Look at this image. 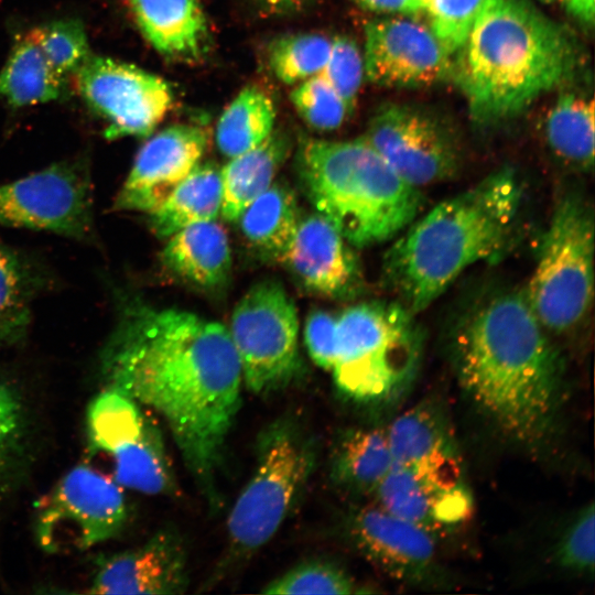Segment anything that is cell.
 <instances>
[{
    "label": "cell",
    "instance_id": "cell-1",
    "mask_svg": "<svg viewBox=\"0 0 595 595\" xmlns=\"http://www.w3.org/2000/svg\"><path fill=\"white\" fill-rule=\"evenodd\" d=\"M100 367L106 387L165 421L198 491L218 511V472L242 386L228 328L188 311L126 301Z\"/></svg>",
    "mask_w": 595,
    "mask_h": 595
},
{
    "label": "cell",
    "instance_id": "cell-2",
    "mask_svg": "<svg viewBox=\"0 0 595 595\" xmlns=\"http://www.w3.org/2000/svg\"><path fill=\"white\" fill-rule=\"evenodd\" d=\"M450 350L459 386L498 433L531 454L548 450L561 428L565 368L523 291L475 304L456 324Z\"/></svg>",
    "mask_w": 595,
    "mask_h": 595
},
{
    "label": "cell",
    "instance_id": "cell-3",
    "mask_svg": "<svg viewBox=\"0 0 595 595\" xmlns=\"http://www.w3.org/2000/svg\"><path fill=\"white\" fill-rule=\"evenodd\" d=\"M523 216L522 181L512 167L498 169L402 230L383 256V282L416 315L466 269L510 251Z\"/></svg>",
    "mask_w": 595,
    "mask_h": 595
},
{
    "label": "cell",
    "instance_id": "cell-4",
    "mask_svg": "<svg viewBox=\"0 0 595 595\" xmlns=\"http://www.w3.org/2000/svg\"><path fill=\"white\" fill-rule=\"evenodd\" d=\"M457 53L451 77L479 125L519 115L581 65L571 32L528 0H486Z\"/></svg>",
    "mask_w": 595,
    "mask_h": 595
},
{
    "label": "cell",
    "instance_id": "cell-5",
    "mask_svg": "<svg viewBox=\"0 0 595 595\" xmlns=\"http://www.w3.org/2000/svg\"><path fill=\"white\" fill-rule=\"evenodd\" d=\"M295 167L307 199L354 248L397 237L423 205L420 188L400 177L363 137H301Z\"/></svg>",
    "mask_w": 595,
    "mask_h": 595
},
{
    "label": "cell",
    "instance_id": "cell-6",
    "mask_svg": "<svg viewBox=\"0 0 595 595\" xmlns=\"http://www.w3.org/2000/svg\"><path fill=\"white\" fill-rule=\"evenodd\" d=\"M423 350L415 314L397 300L351 305L337 317L334 383L357 403L394 405L414 383Z\"/></svg>",
    "mask_w": 595,
    "mask_h": 595
},
{
    "label": "cell",
    "instance_id": "cell-7",
    "mask_svg": "<svg viewBox=\"0 0 595 595\" xmlns=\"http://www.w3.org/2000/svg\"><path fill=\"white\" fill-rule=\"evenodd\" d=\"M256 445L253 473L228 513L227 550L232 561L251 556L274 537L316 466V441L295 415L268 423Z\"/></svg>",
    "mask_w": 595,
    "mask_h": 595
},
{
    "label": "cell",
    "instance_id": "cell-8",
    "mask_svg": "<svg viewBox=\"0 0 595 595\" xmlns=\"http://www.w3.org/2000/svg\"><path fill=\"white\" fill-rule=\"evenodd\" d=\"M594 209L577 190L558 199L524 296L549 334L574 331L586 318L594 293Z\"/></svg>",
    "mask_w": 595,
    "mask_h": 595
},
{
    "label": "cell",
    "instance_id": "cell-9",
    "mask_svg": "<svg viewBox=\"0 0 595 595\" xmlns=\"http://www.w3.org/2000/svg\"><path fill=\"white\" fill-rule=\"evenodd\" d=\"M228 331L250 392L283 389L302 374L298 312L280 282L262 280L249 288L232 311Z\"/></svg>",
    "mask_w": 595,
    "mask_h": 595
},
{
    "label": "cell",
    "instance_id": "cell-10",
    "mask_svg": "<svg viewBox=\"0 0 595 595\" xmlns=\"http://www.w3.org/2000/svg\"><path fill=\"white\" fill-rule=\"evenodd\" d=\"M113 477L87 464L68 470L35 508L34 532L48 553L85 551L123 529L128 504Z\"/></svg>",
    "mask_w": 595,
    "mask_h": 595
},
{
    "label": "cell",
    "instance_id": "cell-11",
    "mask_svg": "<svg viewBox=\"0 0 595 595\" xmlns=\"http://www.w3.org/2000/svg\"><path fill=\"white\" fill-rule=\"evenodd\" d=\"M0 224L98 242L88 161L65 160L0 185Z\"/></svg>",
    "mask_w": 595,
    "mask_h": 595
},
{
    "label": "cell",
    "instance_id": "cell-12",
    "mask_svg": "<svg viewBox=\"0 0 595 595\" xmlns=\"http://www.w3.org/2000/svg\"><path fill=\"white\" fill-rule=\"evenodd\" d=\"M363 138L400 177L418 188L454 177L462 165L454 130L435 115L411 106H383Z\"/></svg>",
    "mask_w": 595,
    "mask_h": 595
},
{
    "label": "cell",
    "instance_id": "cell-13",
    "mask_svg": "<svg viewBox=\"0 0 595 595\" xmlns=\"http://www.w3.org/2000/svg\"><path fill=\"white\" fill-rule=\"evenodd\" d=\"M78 94L106 123L105 137H148L170 111L173 93L161 77L134 65L90 55L75 74Z\"/></svg>",
    "mask_w": 595,
    "mask_h": 595
},
{
    "label": "cell",
    "instance_id": "cell-14",
    "mask_svg": "<svg viewBox=\"0 0 595 595\" xmlns=\"http://www.w3.org/2000/svg\"><path fill=\"white\" fill-rule=\"evenodd\" d=\"M380 507L436 538L469 520L474 499L463 464H394L374 494Z\"/></svg>",
    "mask_w": 595,
    "mask_h": 595
},
{
    "label": "cell",
    "instance_id": "cell-15",
    "mask_svg": "<svg viewBox=\"0 0 595 595\" xmlns=\"http://www.w3.org/2000/svg\"><path fill=\"white\" fill-rule=\"evenodd\" d=\"M346 533L357 550L391 578L414 586H444L447 574L436 550V537L379 505L353 509Z\"/></svg>",
    "mask_w": 595,
    "mask_h": 595
},
{
    "label": "cell",
    "instance_id": "cell-16",
    "mask_svg": "<svg viewBox=\"0 0 595 595\" xmlns=\"http://www.w3.org/2000/svg\"><path fill=\"white\" fill-rule=\"evenodd\" d=\"M364 72L387 87H426L451 77L452 62L432 30L414 20L388 18L365 26Z\"/></svg>",
    "mask_w": 595,
    "mask_h": 595
},
{
    "label": "cell",
    "instance_id": "cell-17",
    "mask_svg": "<svg viewBox=\"0 0 595 595\" xmlns=\"http://www.w3.org/2000/svg\"><path fill=\"white\" fill-rule=\"evenodd\" d=\"M201 126L177 123L151 137L139 150L113 209L150 214L199 163L208 144Z\"/></svg>",
    "mask_w": 595,
    "mask_h": 595
},
{
    "label": "cell",
    "instance_id": "cell-18",
    "mask_svg": "<svg viewBox=\"0 0 595 595\" xmlns=\"http://www.w3.org/2000/svg\"><path fill=\"white\" fill-rule=\"evenodd\" d=\"M353 246L321 214L301 217L282 258L306 292L331 300H351L364 288V275Z\"/></svg>",
    "mask_w": 595,
    "mask_h": 595
},
{
    "label": "cell",
    "instance_id": "cell-19",
    "mask_svg": "<svg viewBox=\"0 0 595 595\" xmlns=\"http://www.w3.org/2000/svg\"><path fill=\"white\" fill-rule=\"evenodd\" d=\"M188 584L184 541L165 528L138 547L100 558L88 593L171 595L185 593Z\"/></svg>",
    "mask_w": 595,
    "mask_h": 595
},
{
    "label": "cell",
    "instance_id": "cell-20",
    "mask_svg": "<svg viewBox=\"0 0 595 595\" xmlns=\"http://www.w3.org/2000/svg\"><path fill=\"white\" fill-rule=\"evenodd\" d=\"M145 40L172 61L196 64L209 51L212 39L198 0H128Z\"/></svg>",
    "mask_w": 595,
    "mask_h": 595
},
{
    "label": "cell",
    "instance_id": "cell-21",
    "mask_svg": "<svg viewBox=\"0 0 595 595\" xmlns=\"http://www.w3.org/2000/svg\"><path fill=\"white\" fill-rule=\"evenodd\" d=\"M160 260L181 282L204 292L217 291L231 272L227 231L215 220L184 227L167 238Z\"/></svg>",
    "mask_w": 595,
    "mask_h": 595
},
{
    "label": "cell",
    "instance_id": "cell-22",
    "mask_svg": "<svg viewBox=\"0 0 595 595\" xmlns=\"http://www.w3.org/2000/svg\"><path fill=\"white\" fill-rule=\"evenodd\" d=\"M386 431L394 464L463 462L447 411L434 398L403 411Z\"/></svg>",
    "mask_w": 595,
    "mask_h": 595
},
{
    "label": "cell",
    "instance_id": "cell-23",
    "mask_svg": "<svg viewBox=\"0 0 595 595\" xmlns=\"http://www.w3.org/2000/svg\"><path fill=\"white\" fill-rule=\"evenodd\" d=\"M35 425L21 388L0 375V511L15 496L33 463Z\"/></svg>",
    "mask_w": 595,
    "mask_h": 595
},
{
    "label": "cell",
    "instance_id": "cell-24",
    "mask_svg": "<svg viewBox=\"0 0 595 595\" xmlns=\"http://www.w3.org/2000/svg\"><path fill=\"white\" fill-rule=\"evenodd\" d=\"M295 195L288 184L272 183L238 219L246 246L261 261L281 262L300 221Z\"/></svg>",
    "mask_w": 595,
    "mask_h": 595
},
{
    "label": "cell",
    "instance_id": "cell-25",
    "mask_svg": "<svg viewBox=\"0 0 595 595\" xmlns=\"http://www.w3.org/2000/svg\"><path fill=\"white\" fill-rule=\"evenodd\" d=\"M291 147L285 132L273 130L257 147L230 158L221 169L220 215L225 220L236 221L244 209L273 183Z\"/></svg>",
    "mask_w": 595,
    "mask_h": 595
},
{
    "label": "cell",
    "instance_id": "cell-26",
    "mask_svg": "<svg viewBox=\"0 0 595 595\" xmlns=\"http://www.w3.org/2000/svg\"><path fill=\"white\" fill-rule=\"evenodd\" d=\"M392 463L386 428L348 429L333 450L331 478L348 494L374 495Z\"/></svg>",
    "mask_w": 595,
    "mask_h": 595
},
{
    "label": "cell",
    "instance_id": "cell-27",
    "mask_svg": "<svg viewBox=\"0 0 595 595\" xmlns=\"http://www.w3.org/2000/svg\"><path fill=\"white\" fill-rule=\"evenodd\" d=\"M223 198L221 169L210 162L197 164L167 198L149 215L152 232L167 239L193 224L215 220Z\"/></svg>",
    "mask_w": 595,
    "mask_h": 595
},
{
    "label": "cell",
    "instance_id": "cell-28",
    "mask_svg": "<svg viewBox=\"0 0 595 595\" xmlns=\"http://www.w3.org/2000/svg\"><path fill=\"white\" fill-rule=\"evenodd\" d=\"M67 93L68 78L52 67L31 32L18 40L0 72V100L24 107L54 101Z\"/></svg>",
    "mask_w": 595,
    "mask_h": 595
},
{
    "label": "cell",
    "instance_id": "cell-29",
    "mask_svg": "<svg viewBox=\"0 0 595 595\" xmlns=\"http://www.w3.org/2000/svg\"><path fill=\"white\" fill-rule=\"evenodd\" d=\"M46 285V275L39 266L0 244V348L26 337L32 303Z\"/></svg>",
    "mask_w": 595,
    "mask_h": 595
},
{
    "label": "cell",
    "instance_id": "cell-30",
    "mask_svg": "<svg viewBox=\"0 0 595 595\" xmlns=\"http://www.w3.org/2000/svg\"><path fill=\"white\" fill-rule=\"evenodd\" d=\"M110 456L111 476L123 488L151 496L173 495L177 490L161 430L151 418L134 441Z\"/></svg>",
    "mask_w": 595,
    "mask_h": 595
},
{
    "label": "cell",
    "instance_id": "cell-31",
    "mask_svg": "<svg viewBox=\"0 0 595 595\" xmlns=\"http://www.w3.org/2000/svg\"><path fill=\"white\" fill-rule=\"evenodd\" d=\"M551 152L567 166L588 172L594 164V101L575 94L561 95L544 121Z\"/></svg>",
    "mask_w": 595,
    "mask_h": 595
},
{
    "label": "cell",
    "instance_id": "cell-32",
    "mask_svg": "<svg viewBox=\"0 0 595 595\" xmlns=\"http://www.w3.org/2000/svg\"><path fill=\"white\" fill-rule=\"evenodd\" d=\"M275 107L257 86L242 89L225 108L216 127V142L227 158L239 155L261 143L272 131Z\"/></svg>",
    "mask_w": 595,
    "mask_h": 595
},
{
    "label": "cell",
    "instance_id": "cell-33",
    "mask_svg": "<svg viewBox=\"0 0 595 595\" xmlns=\"http://www.w3.org/2000/svg\"><path fill=\"white\" fill-rule=\"evenodd\" d=\"M149 416L141 405L125 392L105 387L90 402L86 414L89 446L109 456L134 441Z\"/></svg>",
    "mask_w": 595,
    "mask_h": 595
},
{
    "label": "cell",
    "instance_id": "cell-34",
    "mask_svg": "<svg viewBox=\"0 0 595 595\" xmlns=\"http://www.w3.org/2000/svg\"><path fill=\"white\" fill-rule=\"evenodd\" d=\"M332 47L326 36L313 33L284 35L268 48L269 67L284 84H294L317 75L324 68Z\"/></svg>",
    "mask_w": 595,
    "mask_h": 595
},
{
    "label": "cell",
    "instance_id": "cell-35",
    "mask_svg": "<svg viewBox=\"0 0 595 595\" xmlns=\"http://www.w3.org/2000/svg\"><path fill=\"white\" fill-rule=\"evenodd\" d=\"M264 594L348 595L357 593L349 573L329 560H307L270 581Z\"/></svg>",
    "mask_w": 595,
    "mask_h": 595
},
{
    "label": "cell",
    "instance_id": "cell-36",
    "mask_svg": "<svg viewBox=\"0 0 595 595\" xmlns=\"http://www.w3.org/2000/svg\"><path fill=\"white\" fill-rule=\"evenodd\" d=\"M31 34L52 67L65 78L75 75L90 56L86 32L78 20L54 21Z\"/></svg>",
    "mask_w": 595,
    "mask_h": 595
},
{
    "label": "cell",
    "instance_id": "cell-37",
    "mask_svg": "<svg viewBox=\"0 0 595 595\" xmlns=\"http://www.w3.org/2000/svg\"><path fill=\"white\" fill-rule=\"evenodd\" d=\"M291 100L307 126L317 131L338 129L350 113L347 106L321 75L304 79L296 86Z\"/></svg>",
    "mask_w": 595,
    "mask_h": 595
},
{
    "label": "cell",
    "instance_id": "cell-38",
    "mask_svg": "<svg viewBox=\"0 0 595 595\" xmlns=\"http://www.w3.org/2000/svg\"><path fill=\"white\" fill-rule=\"evenodd\" d=\"M594 510L593 501L582 507L556 540L553 558L561 569L593 576L595 566Z\"/></svg>",
    "mask_w": 595,
    "mask_h": 595
},
{
    "label": "cell",
    "instance_id": "cell-39",
    "mask_svg": "<svg viewBox=\"0 0 595 595\" xmlns=\"http://www.w3.org/2000/svg\"><path fill=\"white\" fill-rule=\"evenodd\" d=\"M486 0H429L431 30L448 55L466 41Z\"/></svg>",
    "mask_w": 595,
    "mask_h": 595
},
{
    "label": "cell",
    "instance_id": "cell-40",
    "mask_svg": "<svg viewBox=\"0 0 595 595\" xmlns=\"http://www.w3.org/2000/svg\"><path fill=\"white\" fill-rule=\"evenodd\" d=\"M320 74L351 112L364 75V62L355 41L347 36L335 37L327 62Z\"/></svg>",
    "mask_w": 595,
    "mask_h": 595
},
{
    "label": "cell",
    "instance_id": "cell-41",
    "mask_svg": "<svg viewBox=\"0 0 595 595\" xmlns=\"http://www.w3.org/2000/svg\"><path fill=\"white\" fill-rule=\"evenodd\" d=\"M337 318L324 310L309 313L304 327V342L311 359L318 367L331 370L335 358Z\"/></svg>",
    "mask_w": 595,
    "mask_h": 595
},
{
    "label": "cell",
    "instance_id": "cell-42",
    "mask_svg": "<svg viewBox=\"0 0 595 595\" xmlns=\"http://www.w3.org/2000/svg\"><path fill=\"white\" fill-rule=\"evenodd\" d=\"M358 4L378 12L416 14L425 10L420 0H355Z\"/></svg>",
    "mask_w": 595,
    "mask_h": 595
},
{
    "label": "cell",
    "instance_id": "cell-43",
    "mask_svg": "<svg viewBox=\"0 0 595 595\" xmlns=\"http://www.w3.org/2000/svg\"><path fill=\"white\" fill-rule=\"evenodd\" d=\"M267 17H285L302 11L310 0H249Z\"/></svg>",
    "mask_w": 595,
    "mask_h": 595
},
{
    "label": "cell",
    "instance_id": "cell-44",
    "mask_svg": "<svg viewBox=\"0 0 595 595\" xmlns=\"http://www.w3.org/2000/svg\"><path fill=\"white\" fill-rule=\"evenodd\" d=\"M569 12L585 24L592 25L595 14V0H565Z\"/></svg>",
    "mask_w": 595,
    "mask_h": 595
},
{
    "label": "cell",
    "instance_id": "cell-45",
    "mask_svg": "<svg viewBox=\"0 0 595 595\" xmlns=\"http://www.w3.org/2000/svg\"><path fill=\"white\" fill-rule=\"evenodd\" d=\"M420 1L424 4V7H426V4L429 2V0H420Z\"/></svg>",
    "mask_w": 595,
    "mask_h": 595
},
{
    "label": "cell",
    "instance_id": "cell-46",
    "mask_svg": "<svg viewBox=\"0 0 595 595\" xmlns=\"http://www.w3.org/2000/svg\"><path fill=\"white\" fill-rule=\"evenodd\" d=\"M543 1H547V2H549V1H553V0H543Z\"/></svg>",
    "mask_w": 595,
    "mask_h": 595
}]
</instances>
